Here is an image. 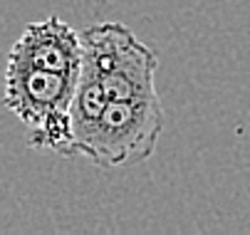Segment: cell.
<instances>
[{
	"mask_svg": "<svg viewBox=\"0 0 250 235\" xmlns=\"http://www.w3.org/2000/svg\"><path fill=\"white\" fill-rule=\"evenodd\" d=\"M161 131L164 107L159 94L149 99L106 102L80 156H87L99 169L136 166L154 154Z\"/></svg>",
	"mask_w": 250,
	"mask_h": 235,
	"instance_id": "cell-1",
	"label": "cell"
},
{
	"mask_svg": "<svg viewBox=\"0 0 250 235\" xmlns=\"http://www.w3.org/2000/svg\"><path fill=\"white\" fill-rule=\"evenodd\" d=\"M3 82H5L3 104L25 126H35L50 112L69 107L77 77L5 62V79Z\"/></svg>",
	"mask_w": 250,
	"mask_h": 235,
	"instance_id": "cell-2",
	"label": "cell"
},
{
	"mask_svg": "<svg viewBox=\"0 0 250 235\" xmlns=\"http://www.w3.org/2000/svg\"><path fill=\"white\" fill-rule=\"evenodd\" d=\"M80 59H82L80 32L62 22L57 15L30 22L18 38V42L13 45V50L8 52V62L60 75H75V77L80 75Z\"/></svg>",
	"mask_w": 250,
	"mask_h": 235,
	"instance_id": "cell-3",
	"label": "cell"
},
{
	"mask_svg": "<svg viewBox=\"0 0 250 235\" xmlns=\"http://www.w3.org/2000/svg\"><path fill=\"white\" fill-rule=\"evenodd\" d=\"M156 67L159 57L126 27L117 45V55L102 77L99 84L109 102H129V99L156 97Z\"/></svg>",
	"mask_w": 250,
	"mask_h": 235,
	"instance_id": "cell-4",
	"label": "cell"
},
{
	"mask_svg": "<svg viewBox=\"0 0 250 235\" xmlns=\"http://www.w3.org/2000/svg\"><path fill=\"white\" fill-rule=\"evenodd\" d=\"M27 144L32 149H50L60 156H72V121L67 109L50 112L35 126H27Z\"/></svg>",
	"mask_w": 250,
	"mask_h": 235,
	"instance_id": "cell-5",
	"label": "cell"
}]
</instances>
